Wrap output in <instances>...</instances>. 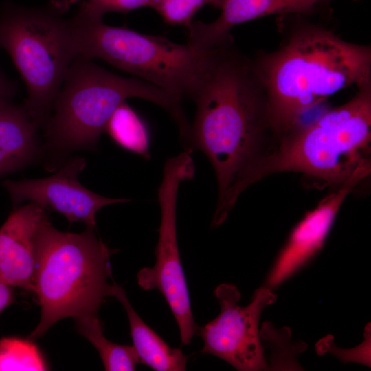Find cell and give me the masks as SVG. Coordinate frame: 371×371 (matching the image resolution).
<instances>
[{"label": "cell", "mask_w": 371, "mask_h": 371, "mask_svg": "<svg viewBox=\"0 0 371 371\" xmlns=\"http://www.w3.org/2000/svg\"><path fill=\"white\" fill-rule=\"evenodd\" d=\"M196 113L185 143L214 170L218 198L211 225L220 226L276 147L267 95L252 58L233 39L210 49L188 96Z\"/></svg>", "instance_id": "1"}, {"label": "cell", "mask_w": 371, "mask_h": 371, "mask_svg": "<svg viewBox=\"0 0 371 371\" xmlns=\"http://www.w3.org/2000/svg\"><path fill=\"white\" fill-rule=\"evenodd\" d=\"M292 15L295 23L280 46L252 58L278 139L337 92L371 85L370 45L348 41Z\"/></svg>", "instance_id": "2"}, {"label": "cell", "mask_w": 371, "mask_h": 371, "mask_svg": "<svg viewBox=\"0 0 371 371\" xmlns=\"http://www.w3.org/2000/svg\"><path fill=\"white\" fill-rule=\"evenodd\" d=\"M95 227L80 234L61 232L48 217L38 238V258L33 292L41 317L29 339L43 335L68 317L98 315L105 298L113 297L110 256L115 250L98 238Z\"/></svg>", "instance_id": "3"}, {"label": "cell", "mask_w": 371, "mask_h": 371, "mask_svg": "<svg viewBox=\"0 0 371 371\" xmlns=\"http://www.w3.org/2000/svg\"><path fill=\"white\" fill-rule=\"evenodd\" d=\"M130 98H139L164 108L179 132L189 122L181 103L159 88L137 78L116 75L77 55L72 61L45 124V148L55 153L91 149L115 110Z\"/></svg>", "instance_id": "4"}, {"label": "cell", "mask_w": 371, "mask_h": 371, "mask_svg": "<svg viewBox=\"0 0 371 371\" xmlns=\"http://www.w3.org/2000/svg\"><path fill=\"white\" fill-rule=\"evenodd\" d=\"M344 104L282 136L262 162L257 182L273 174L300 172L335 189L370 165L371 85Z\"/></svg>", "instance_id": "5"}, {"label": "cell", "mask_w": 371, "mask_h": 371, "mask_svg": "<svg viewBox=\"0 0 371 371\" xmlns=\"http://www.w3.org/2000/svg\"><path fill=\"white\" fill-rule=\"evenodd\" d=\"M69 22L77 55L106 61L159 88L179 103L192 88L210 49L112 27L102 19L78 12Z\"/></svg>", "instance_id": "6"}, {"label": "cell", "mask_w": 371, "mask_h": 371, "mask_svg": "<svg viewBox=\"0 0 371 371\" xmlns=\"http://www.w3.org/2000/svg\"><path fill=\"white\" fill-rule=\"evenodd\" d=\"M49 8L5 4L0 14V47L12 59L27 90L22 104L44 128L69 68L77 56L69 19Z\"/></svg>", "instance_id": "7"}, {"label": "cell", "mask_w": 371, "mask_h": 371, "mask_svg": "<svg viewBox=\"0 0 371 371\" xmlns=\"http://www.w3.org/2000/svg\"><path fill=\"white\" fill-rule=\"evenodd\" d=\"M191 153V150L185 149L165 162L157 191L161 221L155 249L156 261L152 267H144L137 274V282L142 289H157L164 297L184 345L191 343L197 326L177 243V199L181 183L194 176L195 167Z\"/></svg>", "instance_id": "8"}, {"label": "cell", "mask_w": 371, "mask_h": 371, "mask_svg": "<svg viewBox=\"0 0 371 371\" xmlns=\"http://www.w3.org/2000/svg\"><path fill=\"white\" fill-rule=\"evenodd\" d=\"M214 294L219 313L196 330L203 341L201 352L218 357L240 371L269 369L258 324L264 309L276 302V295L271 289L261 286L250 303L241 306L240 292L234 284H221Z\"/></svg>", "instance_id": "9"}, {"label": "cell", "mask_w": 371, "mask_h": 371, "mask_svg": "<svg viewBox=\"0 0 371 371\" xmlns=\"http://www.w3.org/2000/svg\"><path fill=\"white\" fill-rule=\"evenodd\" d=\"M86 161L75 157L50 176L40 179L6 180L2 186L12 203L16 206L29 201L45 210L56 212L69 222L79 221L86 227H95L97 212L103 207L129 201L99 195L80 183L78 175L85 169Z\"/></svg>", "instance_id": "10"}, {"label": "cell", "mask_w": 371, "mask_h": 371, "mask_svg": "<svg viewBox=\"0 0 371 371\" xmlns=\"http://www.w3.org/2000/svg\"><path fill=\"white\" fill-rule=\"evenodd\" d=\"M370 171V165L358 169L346 182L333 189L297 223L269 271L266 286L270 289L278 286L319 252L344 200Z\"/></svg>", "instance_id": "11"}, {"label": "cell", "mask_w": 371, "mask_h": 371, "mask_svg": "<svg viewBox=\"0 0 371 371\" xmlns=\"http://www.w3.org/2000/svg\"><path fill=\"white\" fill-rule=\"evenodd\" d=\"M46 210L30 201L15 207L0 227V281L33 291L38 238Z\"/></svg>", "instance_id": "12"}, {"label": "cell", "mask_w": 371, "mask_h": 371, "mask_svg": "<svg viewBox=\"0 0 371 371\" xmlns=\"http://www.w3.org/2000/svg\"><path fill=\"white\" fill-rule=\"evenodd\" d=\"M330 0H224L219 16L212 22L193 21L189 41L201 47H212L232 38L231 30L241 23L271 15L313 14Z\"/></svg>", "instance_id": "13"}, {"label": "cell", "mask_w": 371, "mask_h": 371, "mask_svg": "<svg viewBox=\"0 0 371 371\" xmlns=\"http://www.w3.org/2000/svg\"><path fill=\"white\" fill-rule=\"evenodd\" d=\"M38 129L23 105L0 100V177L23 169L38 157Z\"/></svg>", "instance_id": "14"}, {"label": "cell", "mask_w": 371, "mask_h": 371, "mask_svg": "<svg viewBox=\"0 0 371 371\" xmlns=\"http://www.w3.org/2000/svg\"><path fill=\"white\" fill-rule=\"evenodd\" d=\"M113 297L126 313L133 346L139 363L156 371L186 370L188 357L180 348L169 346L144 322L131 306L125 291L116 283Z\"/></svg>", "instance_id": "15"}, {"label": "cell", "mask_w": 371, "mask_h": 371, "mask_svg": "<svg viewBox=\"0 0 371 371\" xmlns=\"http://www.w3.org/2000/svg\"><path fill=\"white\" fill-rule=\"evenodd\" d=\"M74 319L77 330L95 348L105 370L133 371L136 369L139 361L133 345H121L109 340L104 335L98 315Z\"/></svg>", "instance_id": "16"}, {"label": "cell", "mask_w": 371, "mask_h": 371, "mask_svg": "<svg viewBox=\"0 0 371 371\" xmlns=\"http://www.w3.org/2000/svg\"><path fill=\"white\" fill-rule=\"evenodd\" d=\"M105 131L120 147L144 157L148 155L150 143L148 130L144 120L126 101L115 110Z\"/></svg>", "instance_id": "17"}, {"label": "cell", "mask_w": 371, "mask_h": 371, "mask_svg": "<svg viewBox=\"0 0 371 371\" xmlns=\"http://www.w3.org/2000/svg\"><path fill=\"white\" fill-rule=\"evenodd\" d=\"M262 342L265 341L270 349L269 369L275 370H302L296 355L304 352L307 348L304 342L291 341V330L287 327L277 329L271 323L267 322L260 330Z\"/></svg>", "instance_id": "18"}, {"label": "cell", "mask_w": 371, "mask_h": 371, "mask_svg": "<svg viewBox=\"0 0 371 371\" xmlns=\"http://www.w3.org/2000/svg\"><path fill=\"white\" fill-rule=\"evenodd\" d=\"M46 370L47 363L31 339L12 337L0 339V371Z\"/></svg>", "instance_id": "19"}, {"label": "cell", "mask_w": 371, "mask_h": 371, "mask_svg": "<svg viewBox=\"0 0 371 371\" xmlns=\"http://www.w3.org/2000/svg\"><path fill=\"white\" fill-rule=\"evenodd\" d=\"M224 0H150V7L156 10L163 21L171 25L188 27L196 13L210 4L221 8Z\"/></svg>", "instance_id": "20"}, {"label": "cell", "mask_w": 371, "mask_h": 371, "mask_svg": "<svg viewBox=\"0 0 371 371\" xmlns=\"http://www.w3.org/2000/svg\"><path fill=\"white\" fill-rule=\"evenodd\" d=\"M81 1L77 12L93 18L102 19L110 12L127 13L143 7H150V0H52L51 5L61 14L73 4Z\"/></svg>", "instance_id": "21"}, {"label": "cell", "mask_w": 371, "mask_h": 371, "mask_svg": "<svg viewBox=\"0 0 371 371\" xmlns=\"http://www.w3.org/2000/svg\"><path fill=\"white\" fill-rule=\"evenodd\" d=\"M16 91L17 85L6 78L0 71V100H11Z\"/></svg>", "instance_id": "22"}, {"label": "cell", "mask_w": 371, "mask_h": 371, "mask_svg": "<svg viewBox=\"0 0 371 371\" xmlns=\"http://www.w3.org/2000/svg\"><path fill=\"white\" fill-rule=\"evenodd\" d=\"M14 299L12 286L0 281V313L13 303Z\"/></svg>", "instance_id": "23"}]
</instances>
